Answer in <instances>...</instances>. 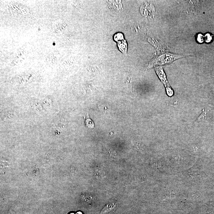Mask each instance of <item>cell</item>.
I'll list each match as a JSON object with an SVG mask.
<instances>
[{
    "mask_svg": "<svg viewBox=\"0 0 214 214\" xmlns=\"http://www.w3.org/2000/svg\"><path fill=\"white\" fill-rule=\"evenodd\" d=\"M185 56L174 54L170 53H165L156 57L150 63L149 66L152 67L154 66H161L171 64L174 61L179 58H183Z\"/></svg>",
    "mask_w": 214,
    "mask_h": 214,
    "instance_id": "obj_1",
    "label": "cell"
},
{
    "mask_svg": "<svg viewBox=\"0 0 214 214\" xmlns=\"http://www.w3.org/2000/svg\"><path fill=\"white\" fill-rule=\"evenodd\" d=\"M156 72L159 77L162 83L165 85L166 94L168 96L171 97L174 95V91L171 86L169 84L166 78V75L163 70V67L162 66H157L155 67Z\"/></svg>",
    "mask_w": 214,
    "mask_h": 214,
    "instance_id": "obj_2",
    "label": "cell"
},
{
    "mask_svg": "<svg viewBox=\"0 0 214 214\" xmlns=\"http://www.w3.org/2000/svg\"><path fill=\"white\" fill-rule=\"evenodd\" d=\"M66 24L62 20H56L52 23V31L56 35H62L66 31Z\"/></svg>",
    "mask_w": 214,
    "mask_h": 214,
    "instance_id": "obj_3",
    "label": "cell"
},
{
    "mask_svg": "<svg viewBox=\"0 0 214 214\" xmlns=\"http://www.w3.org/2000/svg\"><path fill=\"white\" fill-rule=\"evenodd\" d=\"M117 204L114 203H108L101 210V214H106L113 212L116 209Z\"/></svg>",
    "mask_w": 214,
    "mask_h": 214,
    "instance_id": "obj_4",
    "label": "cell"
},
{
    "mask_svg": "<svg viewBox=\"0 0 214 214\" xmlns=\"http://www.w3.org/2000/svg\"><path fill=\"white\" fill-rule=\"evenodd\" d=\"M87 117L86 119L85 120V124L88 128L90 129H92L94 128V125H95L94 122H93L91 119L89 118L88 114L87 115Z\"/></svg>",
    "mask_w": 214,
    "mask_h": 214,
    "instance_id": "obj_5",
    "label": "cell"
},
{
    "mask_svg": "<svg viewBox=\"0 0 214 214\" xmlns=\"http://www.w3.org/2000/svg\"><path fill=\"white\" fill-rule=\"evenodd\" d=\"M203 35L201 34H199L197 36V41L199 43H202L203 42Z\"/></svg>",
    "mask_w": 214,
    "mask_h": 214,
    "instance_id": "obj_6",
    "label": "cell"
},
{
    "mask_svg": "<svg viewBox=\"0 0 214 214\" xmlns=\"http://www.w3.org/2000/svg\"><path fill=\"white\" fill-rule=\"evenodd\" d=\"M205 37L206 38L205 40L207 42H210V40H211V36L210 35V34H208V33L206 34Z\"/></svg>",
    "mask_w": 214,
    "mask_h": 214,
    "instance_id": "obj_7",
    "label": "cell"
}]
</instances>
